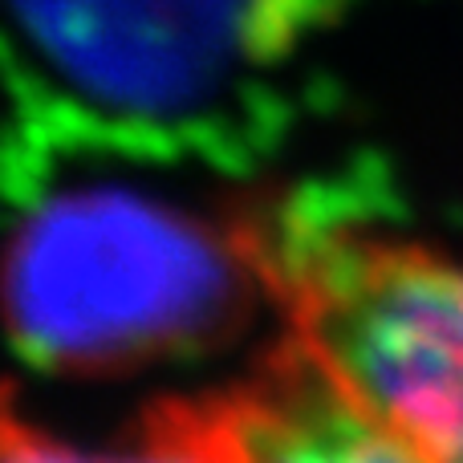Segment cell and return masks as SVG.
<instances>
[{
	"label": "cell",
	"mask_w": 463,
	"mask_h": 463,
	"mask_svg": "<svg viewBox=\"0 0 463 463\" xmlns=\"http://www.w3.org/2000/svg\"><path fill=\"white\" fill-rule=\"evenodd\" d=\"M163 402L200 463H435L288 337L240 383Z\"/></svg>",
	"instance_id": "4"
},
{
	"label": "cell",
	"mask_w": 463,
	"mask_h": 463,
	"mask_svg": "<svg viewBox=\"0 0 463 463\" xmlns=\"http://www.w3.org/2000/svg\"><path fill=\"white\" fill-rule=\"evenodd\" d=\"M260 301L236 208L208 216L118 179L45 195L0 256L8 337L65 378H127L200 354Z\"/></svg>",
	"instance_id": "1"
},
{
	"label": "cell",
	"mask_w": 463,
	"mask_h": 463,
	"mask_svg": "<svg viewBox=\"0 0 463 463\" xmlns=\"http://www.w3.org/2000/svg\"><path fill=\"white\" fill-rule=\"evenodd\" d=\"M285 337L435 463H463V260L297 208L269 248Z\"/></svg>",
	"instance_id": "2"
},
{
	"label": "cell",
	"mask_w": 463,
	"mask_h": 463,
	"mask_svg": "<svg viewBox=\"0 0 463 463\" xmlns=\"http://www.w3.org/2000/svg\"><path fill=\"white\" fill-rule=\"evenodd\" d=\"M313 0H13L16 24L90 102L175 118L269 65L305 29Z\"/></svg>",
	"instance_id": "3"
},
{
	"label": "cell",
	"mask_w": 463,
	"mask_h": 463,
	"mask_svg": "<svg viewBox=\"0 0 463 463\" xmlns=\"http://www.w3.org/2000/svg\"><path fill=\"white\" fill-rule=\"evenodd\" d=\"M0 463H200L167 402H151L110 448H81L21 407L16 386L0 383Z\"/></svg>",
	"instance_id": "5"
}]
</instances>
